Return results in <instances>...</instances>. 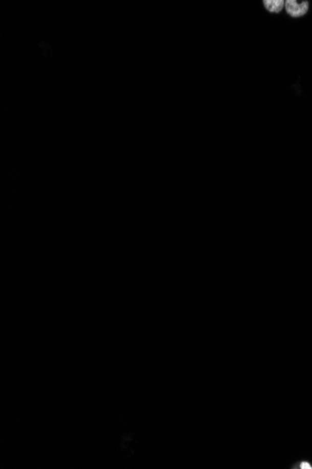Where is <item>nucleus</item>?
Returning a JSON list of instances; mask_svg holds the SVG:
<instances>
[{
	"label": "nucleus",
	"mask_w": 312,
	"mask_h": 469,
	"mask_svg": "<svg viewBox=\"0 0 312 469\" xmlns=\"http://www.w3.org/2000/svg\"><path fill=\"white\" fill-rule=\"evenodd\" d=\"M284 8L288 15L293 18H299L307 14L309 10V2L302 1L301 3H299L296 0H287Z\"/></svg>",
	"instance_id": "obj_1"
},
{
	"label": "nucleus",
	"mask_w": 312,
	"mask_h": 469,
	"mask_svg": "<svg viewBox=\"0 0 312 469\" xmlns=\"http://www.w3.org/2000/svg\"><path fill=\"white\" fill-rule=\"evenodd\" d=\"M263 5L265 8V10L269 11L270 13H280L284 9L285 1H283V0H264L263 1Z\"/></svg>",
	"instance_id": "obj_2"
},
{
	"label": "nucleus",
	"mask_w": 312,
	"mask_h": 469,
	"mask_svg": "<svg viewBox=\"0 0 312 469\" xmlns=\"http://www.w3.org/2000/svg\"><path fill=\"white\" fill-rule=\"evenodd\" d=\"M300 468L301 469H311L312 466L311 464H308L307 462H302L301 464H300Z\"/></svg>",
	"instance_id": "obj_3"
}]
</instances>
